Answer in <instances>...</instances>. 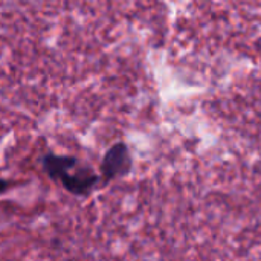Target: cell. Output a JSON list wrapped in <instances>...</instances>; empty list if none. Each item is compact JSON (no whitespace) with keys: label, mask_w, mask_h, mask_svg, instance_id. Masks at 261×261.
I'll list each match as a JSON object with an SVG mask.
<instances>
[{"label":"cell","mask_w":261,"mask_h":261,"mask_svg":"<svg viewBox=\"0 0 261 261\" xmlns=\"http://www.w3.org/2000/svg\"><path fill=\"white\" fill-rule=\"evenodd\" d=\"M132 154L128 147L124 142L113 144L104 154L101 162V176L104 184L112 182L113 179L124 177L132 170Z\"/></svg>","instance_id":"cell-1"},{"label":"cell","mask_w":261,"mask_h":261,"mask_svg":"<svg viewBox=\"0 0 261 261\" xmlns=\"http://www.w3.org/2000/svg\"><path fill=\"white\" fill-rule=\"evenodd\" d=\"M98 180L99 176H96V173L90 167L78 162L73 168H70L66 174L60 177L58 184H61V187L67 193L83 197L90 194V191L95 188Z\"/></svg>","instance_id":"cell-2"},{"label":"cell","mask_w":261,"mask_h":261,"mask_svg":"<svg viewBox=\"0 0 261 261\" xmlns=\"http://www.w3.org/2000/svg\"><path fill=\"white\" fill-rule=\"evenodd\" d=\"M9 187H11V184H9V180H5V179H0V194H3V193H6V191L9 190Z\"/></svg>","instance_id":"cell-3"}]
</instances>
